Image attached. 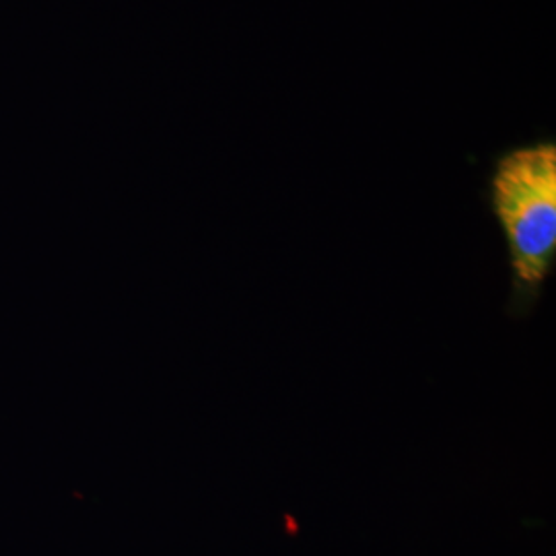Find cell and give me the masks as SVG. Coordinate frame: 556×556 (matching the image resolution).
Segmentation results:
<instances>
[{
  "instance_id": "obj_1",
  "label": "cell",
  "mask_w": 556,
  "mask_h": 556,
  "mask_svg": "<svg viewBox=\"0 0 556 556\" xmlns=\"http://www.w3.org/2000/svg\"><path fill=\"white\" fill-rule=\"evenodd\" d=\"M489 200L507 245L514 299L530 307L555 273V142L542 140L505 153L491 174Z\"/></svg>"
}]
</instances>
